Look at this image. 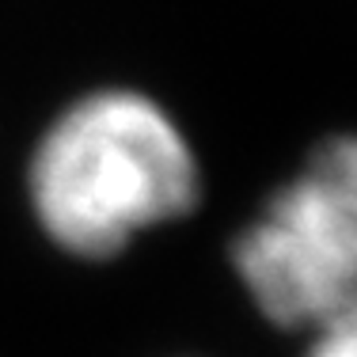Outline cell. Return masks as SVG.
<instances>
[{
	"instance_id": "1",
	"label": "cell",
	"mask_w": 357,
	"mask_h": 357,
	"mask_svg": "<svg viewBox=\"0 0 357 357\" xmlns=\"http://www.w3.org/2000/svg\"><path fill=\"white\" fill-rule=\"evenodd\" d=\"M27 194L42 232L61 251L110 259L141 232L190 213L202 172L186 133L152 96L99 88L42 133Z\"/></svg>"
},
{
	"instance_id": "2",
	"label": "cell",
	"mask_w": 357,
	"mask_h": 357,
	"mask_svg": "<svg viewBox=\"0 0 357 357\" xmlns=\"http://www.w3.org/2000/svg\"><path fill=\"white\" fill-rule=\"evenodd\" d=\"M232 266L255 308L289 331L357 304V133L327 137L236 236Z\"/></svg>"
},
{
	"instance_id": "3",
	"label": "cell",
	"mask_w": 357,
	"mask_h": 357,
	"mask_svg": "<svg viewBox=\"0 0 357 357\" xmlns=\"http://www.w3.org/2000/svg\"><path fill=\"white\" fill-rule=\"evenodd\" d=\"M304 357H357V304L312 327V346Z\"/></svg>"
}]
</instances>
